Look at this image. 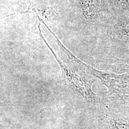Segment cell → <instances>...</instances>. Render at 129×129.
Segmentation results:
<instances>
[{"mask_svg": "<svg viewBox=\"0 0 129 129\" xmlns=\"http://www.w3.org/2000/svg\"><path fill=\"white\" fill-rule=\"evenodd\" d=\"M74 13L85 25L93 26L101 20L104 11L102 0H71Z\"/></svg>", "mask_w": 129, "mask_h": 129, "instance_id": "6da1fadb", "label": "cell"}]
</instances>
